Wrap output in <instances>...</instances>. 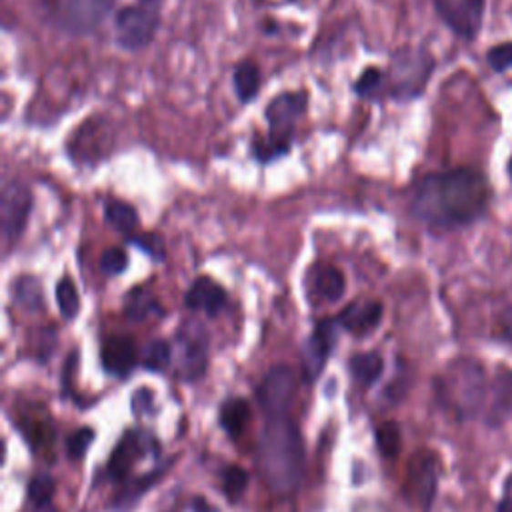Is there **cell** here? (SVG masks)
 <instances>
[{
    "mask_svg": "<svg viewBox=\"0 0 512 512\" xmlns=\"http://www.w3.org/2000/svg\"><path fill=\"white\" fill-rule=\"evenodd\" d=\"M309 108V95L304 90L281 92L264 108V118L269 125L266 137H254L251 152L259 165H271L286 155H291L296 137V125Z\"/></svg>",
    "mask_w": 512,
    "mask_h": 512,
    "instance_id": "obj_3",
    "label": "cell"
},
{
    "mask_svg": "<svg viewBox=\"0 0 512 512\" xmlns=\"http://www.w3.org/2000/svg\"><path fill=\"white\" fill-rule=\"evenodd\" d=\"M160 28L159 0H138L115 13V40L122 50L138 53L155 40Z\"/></svg>",
    "mask_w": 512,
    "mask_h": 512,
    "instance_id": "obj_6",
    "label": "cell"
},
{
    "mask_svg": "<svg viewBox=\"0 0 512 512\" xmlns=\"http://www.w3.org/2000/svg\"><path fill=\"white\" fill-rule=\"evenodd\" d=\"M125 312H127L130 321L140 323V321H147L148 316H160L162 309H160V304H159L155 296L148 294L147 291L137 289L127 296Z\"/></svg>",
    "mask_w": 512,
    "mask_h": 512,
    "instance_id": "obj_24",
    "label": "cell"
},
{
    "mask_svg": "<svg viewBox=\"0 0 512 512\" xmlns=\"http://www.w3.org/2000/svg\"><path fill=\"white\" fill-rule=\"evenodd\" d=\"M152 404H155V394L148 388H140V391L132 394V411H135V415L152 413Z\"/></svg>",
    "mask_w": 512,
    "mask_h": 512,
    "instance_id": "obj_35",
    "label": "cell"
},
{
    "mask_svg": "<svg viewBox=\"0 0 512 512\" xmlns=\"http://www.w3.org/2000/svg\"><path fill=\"white\" fill-rule=\"evenodd\" d=\"M147 453V436L127 433L108 460V475L117 480L127 478L137 460Z\"/></svg>",
    "mask_w": 512,
    "mask_h": 512,
    "instance_id": "obj_18",
    "label": "cell"
},
{
    "mask_svg": "<svg viewBox=\"0 0 512 512\" xmlns=\"http://www.w3.org/2000/svg\"><path fill=\"white\" fill-rule=\"evenodd\" d=\"M386 85V75L378 67H368L363 75L354 80L353 92L358 98H373L378 90Z\"/></svg>",
    "mask_w": 512,
    "mask_h": 512,
    "instance_id": "obj_27",
    "label": "cell"
},
{
    "mask_svg": "<svg viewBox=\"0 0 512 512\" xmlns=\"http://www.w3.org/2000/svg\"><path fill=\"white\" fill-rule=\"evenodd\" d=\"M232 87L237 92V98L241 105H249L256 97H259L261 87H262V75L259 65L254 60H242L237 65L232 75Z\"/></svg>",
    "mask_w": 512,
    "mask_h": 512,
    "instance_id": "obj_19",
    "label": "cell"
},
{
    "mask_svg": "<svg viewBox=\"0 0 512 512\" xmlns=\"http://www.w3.org/2000/svg\"><path fill=\"white\" fill-rule=\"evenodd\" d=\"M252 411L244 398H230L220 408V426L227 430L230 438H239L251 425Z\"/></svg>",
    "mask_w": 512,
    "mask_h": 512,
    "instance_id": "obj_20",
    "label": "cell"
},
{
    "mask_svg": "<svg viewBox=\"0 0 512 512\" xmlns=\"http://www.w3.org/2000/svg\"><path fill=\"white\" fill-rule=\"evenodd\" d=\"M105 220L108 227H112L120 234H125L127 239L137 232L140 224L137 209L122 200H108L105 204Z\"/></svg>",
    "mask_w": 512,
    "mask_h": 512,
    "instance_id": "obj_21",
    "label": "cell"
},
{
    "mask_svg": "<svg viewBox=\"0 0 512 512\" xmlns=\"http://www.w3.org/2000/svg\"><path fill=\"white\" fill-rule=\"evenodd\" d=\"M56 304L60 309V314H63L67 321L77 319V314L80 311V299H78L77 284L73 282L70 276H63L56 284Z\"/></svg>",
    "mask_w": 512,
    "mask_h": 512,
    "instance_id": "obj_25",
    "label": "cell"
},
{
    "mask_svg": "<svg viewBox=\"0 0 512 512\" xmlns=\"http://www.w3.org/2000/svg\"><path fill=\"white\" fill-rule=\"evenodd\" d=\"M435 70V60L423 48H404L391 60L386 75L388 92L394 100L408 102L425 92Z\"/></svg>",
    "mask_w": 512,
    "mask_h": 512,
    "instance_id": "obj_5",
    "label": "cell"
},
{
    "mask_svg": "<svg viewBox=\"0 0 512 512\" xmlns=\"http://www.w3.org/2000/svg\"><path fill=\"white\" fill-rule=\"evenodd\" d=\"M384 309L378 301L358 299L353 304H348L336 321H339L344 331L353 333L356 336H364L368 333H373L376 326L381 324Z\"/></svg>",
    "mask_w": 512,
    "mask_h": 512,
    "instance_id": "obj_16",
    "label": "cell"
},
{
    "mask_svg": "<svg viewBox=\"0 0 512 512\" xmlns=\"http://www.w3.org/2000/svg\"><path fill=\"white\" fill-rule=\"evenodd\" d=\"M115 0H50V15L60 30L85 36L105 23Z\"/></svg>",
    "mask_w": 512,
    "mask_h": 512,
    "instance_id": "obj_7",
    "label": "cell"
},
{
    "mask_svg": "<svg viewBox=\"0 0 512 512\" xmlns=\"http://www.w3.org/2000/svg\"><path fill=\"white\" fill-rule=\"evenodd\" d=\"M336 326H339V321L334 319L321 321L314 326L311 339L302 348V373L309 383H314L319 378L326 361H329L336 339H339Z\"/></svg>",
    "mask_w": 512,
    "mask_h": 512,
    "instance_id": "obj_12",
    "label": "cell"
},
{
    "mask_svg": "<svg viewBox=\"0 0 512 512\" xmlns=\"http://www.w3.org/2000/svg\"><path fill=\"white\" fill-rule=\"evenodd\" d=\"M500 329H503V336L508 344H512V306L500 316Z\"/></svg>",
    "mask_w": 512,
    "mask_h": 512,
    "instance_id": "obj_36",
    "label": "cell"
},
{
    "mask_svg": "<svg viewBox=\"0 0 512 512\" xmlns=\"http://www.w3.org/2000/svg\"><path fill=\"white\" fill-rule=\"evenodd\" d=\"M306 284L311 294L323 302H339L346 291L344 272L334 264H314Z\"/></svg>",
    "mask_w": 512,
    "mask_h": 512,
    "instance_id": "obj_17",
    "label": "cell"
},
{
    "mask_svg": "<svg viewBox=\"0 0 512 512\" xmlns=\"http://www.w3.org/2000/svg\"><path fill=\"white\" fill-rule=\"evenodd\" d=\"M177 373L182 381H197L209 364V334L199 323H187L177 334Z\"/></svg>",
    "mask_w": 512,
    "mask_h": 512,
    "instance_id": "obj_9",
    "label": "cell"
},
{
    "mask_svg": "<svg viewBox=\"0 0 512 512\" xmlns=\"http://www.w3.org/2000/svg\"><path fill=\"white\" fill-rule=\"evenodd\" d=\"M383 368H384L383 358H381V354H376V353H361V354H354L351 358L353 376L356 378L358 383L368 384V386L381 378Z\"/></svg>",
    "mask_w": 512,
    "mask_h": 512,
    "instance_id": "obj_23",
    "label": "cell"
},
{
    "mask_svg": "<svg viewBox=\"0 0 512 512\" xmlns=\"http://www.w3.org/2000/svg\"><path fill=\"white\" fill-rule=\"evenodd\" d=\"M33 207V192L25 182L8 180L5 184L3 197H0V230L6 244H13L23 237Z\"/></svg>",
    "mask_w": 512,
    "mask_h": 512,
    "instance_id": "obj_8",
    "label": "cell"
},
{
    "mask_svg": "<svg viewBox=\"0 0 512 512\" xmlns=\"http://www.w3.org/2000/svg\"><path fill=\"white\" fill-rule=\"evenodd\" d=\"M222 486L230 500H237L249 486V473L241 466H229L224 470Z\"/></svg>",
    "mask_w": 512,
    "mask_h": 512,
    "instance_id": "obj_32",
    "label": "cell"
},
{
    "mask_svg": "<svg viewBox=\"0 0 512 512\" xmlns=\"http://www.w3.org/2000/svg\"><path fill=\"white\" fill-rule=\"evenodd\" d=\"M488 65L497 73H507L508 68H512V43L497 45L486 53Z\"/></svg>",
    "mask_w": 512,
    "mask_h": 512,
    "instance_id": "obj_33",
    "label": "cell"
},
{
    "mask_svg": "<svg viewBox=\"0 0 512 512\" xmlns=\"http://www.w3.org/2000/svg\"><path fill=\"white\" fill-rule=\"evenodd\" d=\"M498 512H512V500L507 497L500 500V505H498Z\"/></svg>",
    "mask_w": 512,
    "mask_h": 512,
    "instance_id": "obj_38",
    "label": "cell"
},
{
    "mask_svg": "<svg viewBox=\"0 0 512 512\" xmlns=\"http://www.w3.org/2000/svg\"><path fill=\"white\" fill-rule=\"evenodd\" d=\"M128 242L132 247L138 249L140 252H147L152 261H165L167 251H165V241L157 232H142V234H132L128 237Z\"/></svg>",
    "mask_w": 512,
    "mask_h": 512,
    "instance_id": "obj_29",
    "label": "cell"
},
{
    "mask_svg": "<svg viewBox=\"0 0 512 512\" xmlns=\"http://www.w3.org/2000/svg\"><path fill=\"white\" fill-rule=\"evenodd\" d=\"M15 301L18 306H23L25 311L36 312L45 306V294H43V284L36 276H20L15 282Z\"/></svg>",
    "mask_w": 512,
    "mask_h": 512,
    "instance_id": "obj_22",
    "label": "cell"
},
{
    "mask_svg": "<svg viewBox=\"0 0 512 512\" xmlns=\"http://www.w3.org/2000/svg\"><path fill=\"white\" fill-rule=\"evenodd\" d=\"M137 344L127 334L108 336L100 346V361L108 374L127 376L137 364Z\"/></svg>",
    "mask_w": 512,
    "mask_h": 512,
    "instance_id": "obj_14",
    "label": "cell"
},
{
    "mask_svg": "<svg viewBox=\"0 0 512 512\" xmlns=\"http://www.w3.org/2000/svg\"><path fill=\"white\" fill-rule=\"evenodd\" d=\"M256 463L266 486L279 495H289L302 483L304 446L296 423L289 415L266 418L256 450Z\"/></svg>",
    "mask_w": 512,
    "mask_h": 512,
    "instance_id": "obj_2",
    "label": "cell"
},
{
    "mask_svg": "<svg viewBox=\"0 0 512 512\" xmlns=\"http://www.w3.org/2000/svg\"><path fill=\"white\" fill-rule=\"evenodd\" d=\"M227 291L222 286L210 279V276H199L197 281L190 284V289L184 296V304L194 312H204L209 316H217L224 306H227Z\"/></svg>",
    "mask_w": 512,
    "mask_h": 512,
    "instance_id": "obj_15",
    "label": "cell"
},
{
    "mask_svg": "<svg viewBox=\"0 0 512 512\" xmlns=\"http://www.w3.org/2000/svg\"><path fill=\"white\" fill-rule=\"evenodd\" d=\"M508 177H510V180H512V159H510V162H508Z\"/></svg>",
    "mask_w": 512,
    "mask_h": 512,
    "instance_id": "obj_39",
    "label": "cell"
},
{
    "mask_svg": "<svg viewBox=\"0 0 512 512\" xmlns=\"http://www.w3.org/2000/svg\"><path fill=\"white\" fill-rule=\"evenodd\" d=\"M488 197L485 174L475 169L433 172L415 187L411 212L430 230H455L483 217Z\"/></svg>",
    "mask_w": 512,
    "mask_h": 512,
    "instance_id": "obj_1",
    "label": "cell"
},
{
    "mask_svg": "<svg viewBox=\"0 0 512 512\" xmlns=\"http://www.w3.org/2000/svg\"><path fill=\"white\" fill-rule=\"evenodd\" d=\"M92 440H95V430L92 428H78L77 433L68 438V455L70 458H80V456H85L87 455V450L88 446L92 445Z\"/></svg>",
    "mask_w": 512,
    "mask_h": 512,
    "instance_id": "obj_34",
    "label": "cell"
},
{
    "mask_svg": "<svg viewBox=\"0 0 512 512\" xmlns=\"http://www.w3.org/2000/svg\"><path fill=\"white\" fill-rule=\"evenodd\" d=\"M401 428H398L396 423L388 421L383 423L381 426H376V445L381 455L386 458H393L398 455L401 450Z\"/></svg>",
    "mask_w": 512,
    "mask_h": 512,
    "instance_id": "obj_28",
    "label": "cell"
},
{
    "mask_svg": "<svg viewBox=\"0 0 512 512\" xmlns=\"http://www.w3.org/2000/svg\"><path fill=\"white\" fill-rule=\"evenodd\" d=\"M98 269L102 274H107V276H118L128 269V254L117 247L107 249L100 254Z\"/></svg>",
    "mask_w": 512,
    "mask_h": 512,
    "instance_id": "obj_31",
    "label": "cell"
},
{
    "mask_svg": "<svg viewBox=\"0 0 512 512\" xmlns=\"http://www.w3.org/2000/svg\"><path fill=\"white\" fill-rule=\"evenodd\" d=\"M172 363V346L167 341H152L142 354V364L150 373H165Z\"/></svg>",
    "mask_w": 512,
    "mask_h": 512,
    "instance_id": "obj_26",
    "label": "cell"
},
{
    "mask_svg": "<svg viewBox=\"0 0 512 512\" xmlns=\"http://www.w3.org/2000/svg\"><path fill=\"white\" fill-rule=\"evenodd\" d=\"M296 373L291 366H274L262 378L259 386V401L266 418L289 415L296 394Z\"/></svg>",
    "mask_w": 512,
    "mask_h": 512,
    "instance_id": "obj_10",
    "label": "cell"
},
{
    "mask_svg": "<svg viewBox=\"0 0 512 512\" xmlns=\"http://www.w3.org/2000/svg\"><path fill=\"white\" fill-rule=\"evenodd\" d=\"M55 490H56V485H55L53 476L36 475L28 485L30 503H33L36 508H43V507L50 505V500H53V497H55Z\"/></svg>",
    "mask_w": 512,
    "mask_h": 512,
    "instance_id": "obj_30",
    "label": "cell"
},
{
    "mask_svg": "<svg viewBox=\"0 0 512 512\" xmlns=\"http://www.w3.org/2000/svg\"><path fill=\"white\" fill-rule=\"evenodd\" d=\"M438 393L443 403L460 418L473 416L486 394V376L476 363H456L440 378Z\"/></svg>",
    "mask_w": 512,
    "mask_h": 512,
    "instance_id": "obj_4",
    "label": "cell"
},
{
    "mask_svg": "<svg viewBox=\"0 0 512 512\" xmlns=\"http://www.w3.org/2000/svg\"><path fill=\"white\" fill-rule=\"evenodd\" d=\"M192 512H214V508L207 503V500H202V498H194V503H192Z\"/></svg>",
    "mask_w": 512,
    "mask_h": 512,
    "instance_id": "obj_37",
    "label": "cell"
},
{
    "mask_svg": "<svg viewBox=\"0 0 512 512\" xmlns=\"http://www.w3.org/2000/svg\"><path fill=\"white\" fill-rule=\"evenodd\" d=\"M436 478H438V465L435 455L426 453H416L411 458V465H408V493L413 498H416V503H421L425 508L430 507V503L435 500L436 493Z\"/></svg>",
    "mask_w": 512,
    "mask_h": 512,
    "instance_id": "obj_13",
    "label": "cell"
},
{
    "mask_svg": "<svg viewBox=\"0 0 512 512\" xmlns=\"http://www.w3.org/2000/svg\"><path fill=\"white\" fill-rule=\"evenodd\" d=\"M443 23L465 40H475L483 28L486 0H435Z\"/></svg>",
    "mask_w": 512,
    "mask_h": 512,
    "instance_id": "obj_11",
    "label": "cell"
}]
</instances>
